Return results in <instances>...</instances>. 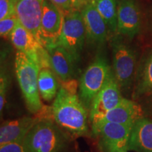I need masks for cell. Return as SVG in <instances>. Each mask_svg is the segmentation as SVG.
<instances>
[{
  "label": "cell",
  "mask_w": 152,
  "mask_h": 152,
  "mask_svg": "<svg viewBox=\"0 0 152 152\" xmlns=\"http://www.w3.org/2000/svg\"><path fill=\"white\" fill-rule=\"evenodd\" d=\"M52 111L56 124L70 134L83 136L88 133L87 109L75 93L61 87Z\"/></svg>",
  "instance_id": "1"
},
{
  "label": "cell",
  "mask_w": 152,
  "mask_h": 152,
  "mask_svg": "<svg viewBox=\"0 0 152 152\" xmlns=\"http://www.w3.org/2000/svg\"><path fill=\"white\" fill-rule=\"evenodd\" d=\"M28 152H64L68 147L65 133L49 120H39L23 140Z\"/></svg>",
  "instance_id": "2"
},
{
  "label": "cell",
  "mask_w": 152,
  "mask_h": 152,
  "mask_svg": "<svg viewBox=\"0 0 152 152\" xmlns=\"http://www.w3.org/2000/svg\"><path fill=\"white\" fill-rule=\"evenodd\" d=\"M15 69L28 109L32 113H38L42 109L38 90L39 66L26 53L18 50L15 58Z\"/></svg>",
  "instance_id": "3"
},
{
  "label": "cell",
  "mask_w": 152,
  "mask_h": 152,
  "mask_svg": "<svg viewBox=\"0 0 152 152\" xmlns=\"http://www.w3.org/2000/svg\"><path fill=\"white\" fill-rule=\"evenodd\" d=\"M111 45L114 76L121 91L127 92L132 87L135 74V52L119 35L113 36Z\"/></svg>",
  "instance_id": "4"
},
{
  "label": "cell",
  "mask_w": 152,
  "mask_h": 152,
  "mask_svg": "<svg viewBox=\"0 0 152 152\" xmlns=\"http://www.w3.org/2000/svg\"><path fill=\"white\" fill-rule=\"evenodd\" d=\"M112 68L105 56L97 55L82 75L79 84V98L90 111L95 96L105 85Z\"/></svg>",
  "instance_id": "5"
},
{
  "label": "cell",
  "mask_w": 152,
  "mask_h": 152,
  "mask_svg": "<svg viewBox=\"0 0 152 152\" xmlns=\"http://www.w3.org/2000/svg\"><path fill=\"white\" fill-rule=\"evenodd\" d=\"M133 125L102 123L92 125L93 134L99 137V147L102 152H126Z\"/></svg>",
  "instance_id": "6"
},
{
  "label": "cell",
  "mask_w": 152,
  "mask_h": 152,
  "mask_svg": "<svg viewBox=\"0 0 152 152\" xmlns=\"http://www.w3.org/2000/svg\"><path fill=\"white\" fill-rule=\"evenodd\" d=\"M86 33L81 12L78 10L64 15L61 34L54 46H61L71 54L76 61L80 59Z\"/></svg>",
  "instance_id": "7"
},
{
  "label": "cell",
  "mask_w": 152,
  "mask_h": 152,
  "mask_svg": "<svg viewBox=\"0 0 152 152\" xmlns=\"http://www.w3.org/2000/svg\"><path fill=\"white\" fill-rule=\"evenodd\" d=\"M121 90L111 70L105 85L95 96L89 113V121L92 125L105 116L110 110L115 107L122 99Z\"/></svg>",
  "instance_id": "8"
},
{
  "label": "cell",
  "mask_w": 152,
  "mask_h": 152,
  "mask_svg": "<svg viewBox=\"0 0 152 152\" xmlns=\"http://www.w3.org/2000/svg\"><path fill=\"white\" fill-rule=\"evenodd\" d=\"M64 21V14L49 0H44L41 20L42 45L47 49L56 45Z\"/></svg>",
  "instance_id": "9"
},
{
  "label": "cell",
  "mask_w": 152,
  "mask_h": 152,
  "mask_svg": "<svg viewBox=\"0 0 152 152\" xmlns=\"http://www.w3.org/2000/svg\"><path fill=\"white\" fill-rule=\"evenodd\" d=\"M141 13L135 0H121L117 9V32L133 39L141 30Z\"/></svg>",
  "instance_id": "10"
},
{
  "label": "cell",
  "mask_w": 152,
  "mask_h": 152,
  "mask_svg": "<svg viewBox=\"0 0 152 152\" xmlns=\"http://www.w3.org/2000/svg\"><path fill=\"white\" fill-rule=\"evenodd\" d=\"M43 4L44 0H19L16 8L19 22L35 36L41 45Z\"/></svg>",
  "instance_id": "11"
},
{
  "label": "cell",
  "mask_w": 152,
  "mask_h": 152,
  "mask_svg": "<svg viewBox=\"0 0 152 152\" xmlns=\"http://www.w3.org/2000/svg\"><path fill=\"white\" fill-rule=\"evenodd\" d=\"M80 12L87 40L94 45L104 44L107 39L109 30L94 1H92L85 5Z\"/></svg>",
  "instance_id": "12"
},
{
  "label": "cell",
  "mask_w": 152,
  "mask_h": 152,
  "mask_svg": "<svg viewBox=\"0 0 152 152\" xmlns=\"http://www.w3.org/2000/svg\"><path fill=\"white\" fill-rule=\"evenodd\" d=\"M143 116L144 112L141 104L128 99L123 98L120 103L110 110L97 123H114L132 125L138 119Z\"/></svg>",
  "instance_id": "13"
},
{
  "label": "cell",
  "mask_w": 152,
  "mask_h": 152,
  "mask_svg": "<svg viewBox=\"0 0 152 152\" xmlns=\"http://www.w3.org/2000/svg\"><path fill=\"white\" fill-rule=\"evenodd\" d=\"M50 66L53 72L62 82L73 80L76 75V61L66 49L61 46H54L47 49Z\"/></svg>",
  "instance_id": "14"
},
{
  "label": "cell",
  "mask_w": 152,
  "mask_h": 152,
  "mask_svg": "<svg viewBox=\"0 0 152 152\" xmlns=\"http://www.w3.org/2000/svg\"><path fill=\"white\" fill-rule=\"evenodd\" d=\"M39 121L37 117L23 116L4 122L0 128V144L23 141L29 131Z\"/></svg>",
  "instance_id": "15"
},
{
  "label": "cell",
  "mask_w": 152,
  "mask_h": 152,
  "mask_svg": "<svg viewBox=\"0 0 152 152\" xmlns=\"http://www.w3.org/2000/svg\"><path fill=\"white\" fill-rule=\"evenodd\" d=\"M129 150L152 152V119L143 116L133 124Z\"/></svg>",
  "instance_id": "16"
},
{
  "label": "cell",
  "mask_w": 152,
  "mask_h": 152,
  "mask_svg": "<svg viewBox=\"0 0 152 152\" xmlns=\"http://www.w3.org/2000/svg\"><path fill=\"white\" fill-rule=\"evenodd\" d=\"M134 98L139 99L152 93V52L147 55L136 73Z\"/></svg>",
  "instance_id": "17"
},
{
  "label": "cell",
  "mask_w": 152,
  "mask_h": 152,
  "mask_svg": "<svg viewBox=\"0 0 152 152\" xmlns=\"http://www.w3.org/2000/svg\"><path fill=\"white\" fill-rule=\"evenodd\" d=\"M58 88V82L52 70L50 68L40 69L38 75V90L41 97L46 102H50L56 98Z\"/></svg>",
  "instance_id": "18"
},
{
  "label": "cell",
  "mask_w": 152,
  "mask_h": 152,
  "mask_svg": "<svg viewBox=\"0 0 152 152\" xmlns=\"http://www.w3.org/2000/svg\"><path fill=\"white\" fill-rule=\"evenodd\" d=\"M94 1L109 33H115L117 31L116 0H94Z\"/></svg>",
  "instance_id": "19"
},
{
  "label": "cell",
  "mask_w": 152,
  "mask_h": 152,
  "mask_svg": "<svg viewBox=\"0 0 152 152\" xmlns=\"http://www.w3.org/2000/svg\"><path fill=\"white\" fill-rule=\"evenodd\" d=\"M19 23L16 14L0 20V34L2 37L10 38L11 34Z\"/></svg>",
  "instance_id": "20"
},
{
  "label": "cell",
  "mask_w": 152,
  "mask_h": 152,
  "mask_svg": "<svg viewBox=\"0 0 152 152\" xmlns=\"http://www.w3.org/2000/svg\"><path fill=\"white\" fill-rule=\"evenodd\" d=\"M19 0H0V20L16 14Z\"/></svg>",
  "instance_id": "21"
},
{
  "label": "cell",
  "mask_w": 152,
  "mask_h": 152,
  "mask_svg": "<svg viewBox=\"0 0 152 152\" xmlns=\"http://www.w3.org/2000/svg\"><path fill=\"white\" fill-rule=\"evenodd\" d=\"M0 152H28L23 141L0 144Z\"/></svg>",
  "instance_id": "22"
},
{
  "label": "cell",
  "mask_w": 152,
  "mask_h": 152,
  "mask_svg": "<svg viewBox=\"0 0 152 152\" xmlns=\"http://www.w3.org/2000/svg\"><path fill=\"white\" fill-rule=\"evenodd\" d=\"M7 87H8V79L6 74L1 71V76H0V112L1 113H2V110L5 105Z\"/></svg>",
  "instance_id": "23"
},
{
  "label": "cell",
  "mask_w": 152,
  "mask_h": 152,
  "mask_svg": "<svg viewBox=\"0 0 152 152\" xmlns=\"http://www.w3.org/2000/svg\"><path fill=\"white\" fill-rule=\"evenodd\" d=\"M49 1L54 4L57 8H58L64 15L77 10L74 7L72 0H49Z\"/></svg>",
  "instance_id": "24"
},
{
  "label": "cell",
  "mask_w": 152,
  "mask_h": 152,
  "mask_svg": "<svg viewBox=\"0 0 152 152\" xmlns=\"http://www.w3.org/2000/svg\"><path fill=\"white\" fill-rule=\"evenodd\" d=\"M145 96L147 99L144 102L143 105H142V108H143L144 114H146L147 116L152 117V93Z\"/></svg>",
  "instance_id": "25"
},
{
  "label": "cell",
  "mask_w": 152,
  "mask_h": 152,
  "mask_svg": "<svg viewBox=\"0 0 152 152\" xmlns=\"http://www.w3.org/2000/svg\"><path fill=\"white\" fill-rule=\"evenodd\" d=\"M92 1V0H72L75 8L78 11H81V9H83L85 5H87V4Z\"/></svg>",
  "instance_id": "26"
},
{
  "label": "cell",
  "mask_w": 152,
  "mask_h": 152,
  "mask_svg": "<svg viewBox=\"0 0 152 152\" xmlns=\"http://www.w3.org/2000/svg\"><path fill=\"white\" fill-rule=\"evenodd\" d=\"M92 1H94V0H92Z\"/></svg>",
  "instance_id": "27"
},
{
  "label": "cell",
  "mask_w": 152,
  "mask_h": 152,
  "mask_svg": "<svg viewBox=\"0 0 152 152\" xmlns=\"http://www.w3.org/2000/svg\"><path fill=\"white\" fill-rule=\"evenodd\" d=\"M126 152H127V151H126Z\"/></svg>",
  "instance_id": "28"
}]
</instances>
